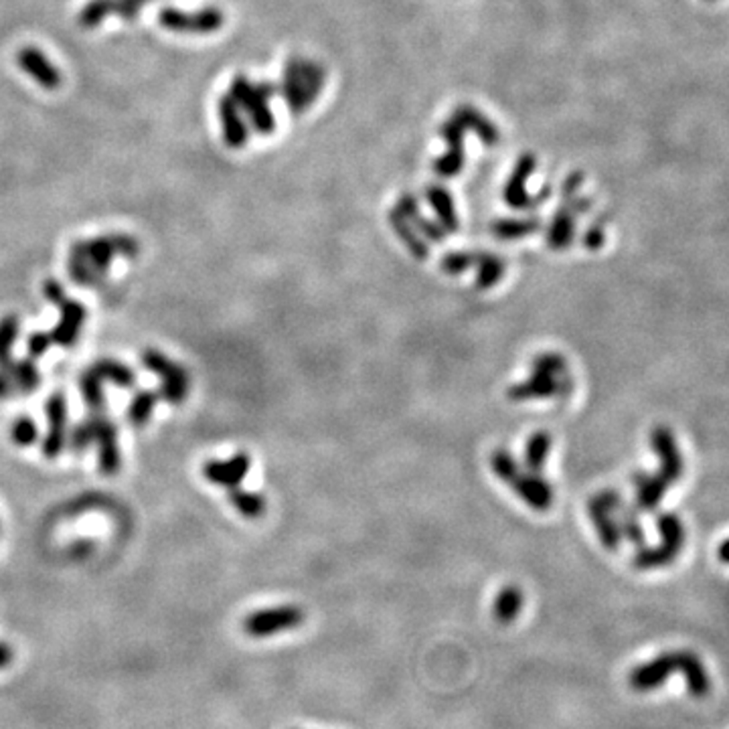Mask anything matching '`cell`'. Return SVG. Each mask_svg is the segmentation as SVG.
<instances>
[{
    "label": "cell",
    "mask_w": 729,
    "mask_h": 729,
    "mask_svg": "<svg viewBox=\"0 0 729 729\" xmlns=\"http://www.w3.org/2000/svg\"><path fill=\"white\" fill-rule=\"evenodd\" d=\"M158 22L173 32H184V35H207L223 24V16L217 8H205L199 13H184L178 8L166 6L158 13Z\"/></svg>",
    "instance_id": "cell-5"
},
{
    "label": "cell",
    "mask_w": 729,
    "mask_h": 729,
    "mask_svg": "<svg viewBox=\"0 0 729 729\" xmlns=\"http://www.w3.org/2000/svg\"><path fill=\"white\" fill-rule=\"evenodd\" d=\"M73 549H92V543H89V541H81V543H76V545H73ZM76 555H77V557H86L87 554H86V551H84V554H81V551H77Z\"/></svg>",
    "instance_id": "cell-41"
},
{
    "label": "cell",
    "mask_w": 729,
    "mask_h": 729,
    "mask_svg": "<svg viewBox=\"0 0 729 729\" xmlns=\"http://www.w3.org/2000/svg\"><path fill=\"white\" fill-rule=\"evenodd\" d=\"M148 3L150 0H116V14H120L126 22H134L140 14V8Z\"/></svg>",
    "instance_id": "cell-36"
},
{
    "label": "cell",
    "mask_w": 729,
    "mask_h": 729,
    "mask_svg": "<svg viewBox=\"0 0 729 729\" xmlns=\"http://www.w3.org/2000/svg\"><path fill=\"white\" fill-rule=\"evenodd\" d=\"M140 243L126 233H108L92 239H79L71 246L68 272L77 286H97L116 257H136Z\"/></svg>",
    "instance_id": "cell-1"
},
{
    "label": "cell",
    "mask_w": 729,
    "mask_h": 729,
    "mask_svg": "<svg viewBox=\"0 0 729 729\" xmlns=\"http://www.w3.org/2000/svg\"><path fill=\"white\" fill-rule=\"evenodd\" d=\"M21 332V320L16 314H6L0 319V369H6L13 361V346Z\"/></svg>",
    "instance_id": "cell-26"
},
{
    "label": "cell",
    "mask_w": 729,
    "mask_h": 729,
    "mask_svg": "<svg viewBox=\"0 0 729 729\" xmlns=\"http://www.w3.org/2000/svg\"><path fill=\"white\" fill-rule=\"evenodd\" d=\"M573 239V219L567 211L557 213L554 223H551L547 231V246L555 251H562L565 248H570V243Z\"/></svg>",
    "instance_id": "cell-27"
},
{
    "label": "cell",
    "mask_w": 729,
    "mask_h": 729,
    "mask_svg": "<svg viewBox=\"0 0 729 729\" xmlns=\"http://www.w3.org/2000/svg\"><path fill=\"white\" fill-rule=\"evenodd\" d=\"M490 468L492 472L497 474L499 481L510 484L521 472V466L517 464V460L508 450H494L490 456Z\"/></svg>",
    "instance_id": "cell-32"
},
{
    "label": "cell",
    "mask_w": 729,
    "mask_h": 729,
    "mask_svg": "<svg viewBox=\"0 0 729 729\" xmlns=\"http://www.w3.org/2000/svg\"><path fill=\"white\" fill-rule=\"evenodd\" d=\"M251 468V458L248 452H238L233 454L230 460H207L202 464V476L211 484L221 486L225 490L238 489L243 482V478L248 476Z\"/></svg>",
    "instance_id": "cell-8"
},
{
    "label": "cell",
    "mask_w": 729,
    "mask_h": 729,
    "mask_svg": "<svg viewBox=\"0 0 729 729\" xmlns=\"http://www.w3.org/2000/svg\"><path fill=\"white\" fill-rule=\"evenodd\" d=\"M79 392H81V395H84L86 405L89 408V413H104L105 411L104 381L97 377L92 369H87L79 375Z\"/></svg>",
    "instance_id": "cell-25"
},
{
    "label": "cell",
    "mask_w": 729,
    "mask_h": 729,
    "mask_svg": "<svg viewBox=\"0 0 729 729\" xmlns=\"http://www.w3.org/2000/svg\"><path fill=\"white\" fill-rule=\"evenodd\" d=\"M16 63H19V68L27 73L29 77L35 79L40 87L45 89L61 87L59 69H57L37 47H22L21 51L16 53Z\"/></svg>",
    "instance_id": "cell-11"
},
{
    "label": "cell",
    "mask_w": 729,
    "mask_h": 729,
    "mask_svg": "<svg viewBox=\"0 0 729 729\" xmlns=\"http://www.w3.org/2000/svg\"><path fill=\"white\" fill-rule=\"evenodd\" d=\"M11 437L16 446L27 448V446H32L39 440V428L31 418L22 416L19 419H14V424L11 428Z\"/></svg>",
    "instance_id": "cell-34"
},
{
    "label": "cell",
    "mask_w": 729,
    "mask_h": 729,
    "mask_svg": "<svg viewBox=\"0 0 729 729\" xmlns=\"http://www.w3.org/2000/svg\"><path fill=\"white\" fill-rule=\"evenodd\" d=\"M104 418H105V411L104 413H89V416L84 421H79V424L73 428V432L69 436V446H71L73 452L84 454L89 448V446L95 444L97 429H100Z\"/></svg>",
    "instance_id": "cell-23"
},
{
    "label": "cell",
    "mask_w": 729,
    "mask_h": 729,
    "mask_svg": "<svg viewBox=\"0 0 729 729\" xmlns=\"http://www.w3.org/2000/svg\"><path fill=\"white\" fill-rule=\"evenodd\" d=\"M531 373H541V375H551V377H563L570 373V367H567V361L562 353L547 351V353H539L533 356Z\"/></svg>",
    "instance_id": "cell-28"
},
{
    "label": "cell",
    "mask_w": 729,
    "mask_h": 729,
    "mask_svg": "<svg viewBox=\"0 0 729 729\" xmlns=\"http://www.w3.org/2000/svg\"><path fill=\"white\" fill-rule=\"evenodd\" d=\"M551 448H554V437H551L547 432L539 429V432L531 434L529 440H526V444H525V458H523L526 472L541 474Z\"/></svg>",
    "instance_id": "cell-18"
},
{
    "label": "cell",
    "mask_w": 729,
    "mask_h": 729,
    "mask_svg": "<svg viewBox=\"0 0 729 729\" xmlns=\"http://www.w3.org/2000/svg\"><path fill=\"white\" fill-rule=\"evenodd\" d=\"M304 610L298 606H274L248 614L243 620V630L251 638H270L286 630L302 626Z\"/></svg>",
    "instance_id": "cell-3"
},
{
    "label": "cell",
    "mask_w": 729,
    "mask_h": 729,
    "mask_svg": "<svg viewBox=\"0 0 729 729\" xmlns=\"http://www.w3.org/2000/svg\"><path fill=\"white\" fill-rule=\"evenodd\" d=\"M47 413V434L40 442V450L47 460H55L61 456V452L68 444V400L61 392L49 395L45 403Z\"/></svg>",
    "instance_id": "cell-6"
},
{
    "label": "cell",
    "mask_w": 729,
    "mask_h": 729,
    "mask_svg": "<svg viewBox=\"0 0 729 729\" xmlns=\"http://www.w3.org/2000/svg\"><path fill=\"white\" fill-rule=\"evenodd\" d=\"M43 296H45V300L47 302H51V304H59L61 300L65 298V290H63V286L57 280H53V278H49L45 284H43Z\"/></svg>",
    "instance_id": "cell-38"
},
{
    "label": "cell",
    "mask_w": 729,
    "mask_h": 729,
    "mask_svg": "<svg viewBox=\"0 0 729 729\" xmlns=\"http://www.w3.org/2000/svg\"><path fill=\"white\" fill-rule=\"evenodd\" d=\"M573 389V379L570 373L563 377L541 375V373H531L521 383L508 387L507 397L510 401H531V400H547V397H559L565 400Z\"/></svg>",
    "instance_id": "cell-4"
},
{
    "label": "cell",
    "mask_w": 729,
    "mask_h": 729,
    "mask_svg": "<svg viewBox=\"0 0 729 729\" xmlns=\"http://www.w3.org/2000/svg\"><path fill=\"white\" fill-rule=\"evenodd\" d=\"M89 369H92L102 381H112L113 385H118L122 389H130L136 385V373L122 361L104 356V359H97Z\"/></svg>",
    "instance_id": "cell-19"
},
{
    "label": "cell",
    "mask_w": 729,
    "mask_h": 729,
    "mask_svg": "<svg viewBox=\"0 0 729 729\" xmlns=\"http://www.w3.org/2000/svg\"><path fill=\"white\" fill-rule=\"evenodd\" d=\"M539 225H541L539 219H525V221L505 219V221H497L492 225V233L497 235L499 239H517L537 231Z\"/></svg>",
    "instance_id": "cell-31"
},
{
    "label": "cell",
    "mask_w": 729,
    "mask_h": 729,
    "mask_svg": "<svg viewBox=\"0 0 729 729\" xmlns=\"http://www.w3.org/2000/svg\"><path fill=\"white\" fill-rule=\"evenodd\" d=\"M157 401H158V395L154 392H148V389L138 392L126 410L128 424L132 428H142L148 424L152 413H154V408H157Z\"/></svg>",
    "instance_id": "cell-24"
},
{
    "label": "cell",
    "mask_w": 729,
    "mask_h": 729,
    "mask_svg": "<svg viewBox=\"0 0 729 729\" xmlns=\"http://www.w3.org/2000/svg\"><path fill=\"white\" fill-rule=\"evenodd\" d=\"M142 364L160 381V397L168 403H183L191 392V375L181 363H176L165 353L146 348L142 353Z\"/></svg>",
    "instance_id": "cell-2"
},
{
    "label": "cell",
    "mask_w": 729,
    "mask_h": 729,
    "mask_svg": "<svg viewBox=\"0 0 729 729\" xmlns=\"http://www.w3.org/2000/svg\"><path fill=\"white\" fill-rule=\"evenodd\" d=\"M525 606V594L521 588L517 586H505L492 604V616L499 624H510L518 618Z\"/></svg>",
    "instance_id": "cell-15"
},
{
    "label": "cell",
    "mask_w": 729,
    "mask_h": 729,
    "mask_svg": "<svg viewBox=\"0 0 729 729\" xmlns=\"http://www.w3.org/2000/svg\"><path fill=\"white\" fill-rule=\"evenodd\" d=\"M677 670V652H664L652 661L638 664L628 675V685L638 693H648L667 683V679Z\"/></svg>",
    "instance_id": "cell-7"
},
{
    "label": "cell",
    "mask_w": 729,
    "mask_h": 729,
    "mask_svg": "<svg viewBox=\"0 0 729 729\" xmlns=\"http://www.w3.org/2000/svg\"><path fill=\"white\" fill-rule=\"evenodd\" d=\"M53 346V340L51 335L45 330H37V332H31L29 338H27V355L29 359H39V356H43L49 348Z\"/></svg>",
    "instance_id": "cell-35"
},
{
    "label": "cell",
    "mask_w": 729,
    "mask_h": 729,
    "mask_svg": "<svg viewBox=\"0 0 729 729\" xmlns=\"http://www.w3.org/2000/svg\"><path fill=\"white\" fill-rule=\"evenodd\" d=\"M57 306H59V322L55 324L53 330H49V335H51L53 345L71 348L77 343L81 327H84V322H86V316H87L86 306L76 302V300H71L68 296H65Z\"/></svg>",
    "instance_id": "cell-10"
},
{
    "label": "cell",
    "mask_w": 729,
    "mask_h": 729,
    "mask_svg": "<svg viewBox=\"0 0 729 729\" xmlns=\"http://www.w3.org/2000/svg\"><path fill=\"white\" fill-rule=\"evenodd\" d=\"M588 510H590L591 523H594L596 531H598V537L604 543V547L610 551L618 549L622 531H620V525L616 523L614 518H610V510H608L596 497L588 502Z\"/></svg>",
    "instance_id": "cell-14"
},
{
    "label": "cell",
    "mask_w": 729,
    "mask_h": 729,
    "mask_svg": "<svg viewBox=\"0 0 729 729\" xmlns=\"http://www.w3.org/2000/svg\"><path fill=\"white\" fill-rule=\"evenodd\" d=\"M411 219H416V223H418V231L421 233V238H424L426 241H442V239L446 238V231L442 230L440 225L429 223L428 219H424V217H418V215H413Z\"/></svg>",
    "instance_id": "cell-37"
},
{
    "label": "cell",
    "mask_w": 729,
    "mask_h": 729,
    "mask_svg": "<svg viewBox=\"0 0 729 729\" xmlns=\"http://www.w3.org/2000/svg\"><path fill=\"white\" fill-rule=\"evenodd\" d=\"M677 670L685 677V683L688 693L695 699H703L711 691V679L707 670L703 667V661L691 651H679L677 652Z\"/></svg>",
    "instance_id": "cell-13"
},
{
    "label": "cell",
    "mask_w": 729,
    "mask_h": 729,
    "mask_svg": "<svg viewBox=\"0 0 729 729\" xmlns=\"http://www.w3.org/2000/svg\"><path fill=\"white\" fill-rule=\"evenodd\" d=\"M476 288L489 290L505 278L507 262L494 254H478L476 257Z\"/></svg>",
    "instance_id": "cell-21"
},
{
    "label": "cell",
    "mask_w": 729,
    "mask_h": 729,
    "mask_svg": "<svg viewBox=\"0 0 729 729\" xmlns=\"http://www.w3.org/2000/svg\"><path fill=\"white\" fill-rule=\"evenodd\" d=\"M510 489L515 490L517 497H521V500L526 507H531L533 510H539V513H545V510L554 507V500H555L554 484L537 472H526V470H521L515 481L510 482Z\"/></svg>",
    "instance_id": "cell-9"
},
{
    "label": "cell",
    "mask_w": 729,
    "mask_h": 729,
    "mask_svg": "<svg viewBox=\"0 0 729 729\" xmlns=\"http://www.w3.org/2000/svg\"><path fill=\"white\" fill-rule=\"evenodd\" d=\"M219 116H221L225 142L230 144L231 148H241L243 142L248 140V130H246V126H243L238 108H235L231 97L225 95L221 104H219Z\"/></svg>",
    "instance_id": "cell-16"
},
{
    "label": "cell",
    "mask_w": 729,
    "mask_h": 729,
    "mask_svg": "<svg viewBox=\"0 0 729 729\" xmlns=\"http://www.w3.org/2000/svg\"><path fill=\"white\" fill-rule=\"evenodd\" d=\"M429 202H432L436 209V215L440 217L442 230L444 231H456L458 230V219L456 211H454L452 199L448 197V193L442 189H432L429 191Z\"/></svg>",
    "instance_id": "cell-30"
},
{
    "label": "cell",
    "mask_w": 729,
    "mask_h": 729,
    "mask_svg": "<svg viewBox=\"0 0 729 729\" xmlns=\"http://www.w3.org/2000/svg\"><path fill=\"white\" fill-rule=\"evenodd\" d=\"M389 223H392L395 235L403 241V246L408 248V251L413 257H418V259L428 257L429 248H428L426 239L421 238V235L413 230V227H410L408 219H405L400 211H393V213L389 215Z\"/></svg>",
    "instance_id": "cell-20"
},
{
    "label": "cell",
    "mask_w": 729,
    "mask_h": 729,
    "mask_svg": "<svg viewBox=\"0 0 729 729\" xmlns=\"http://www.w3.org/2000/svg\"><path fill=\"white\" fill-rule=\"evenodd\" d=\"M112 13H116V0H89V3L81 8L77 21L81 27L94 29L108 19Z\"/></svg>",
    "instance_id": "cell-29"
},
{
    "label": "cell",
    "mask_w": 729,
    "mask_h": 729,
    "mask_svg": "<svg viewBox=\"0 0 729 729\" xmlns=\"http://www.w3.org/2000/svg\"><path fill=\"white\" fill-rule=\"evenodd\" d=\"M476 257L478 251H450V254H446L442 257L440 267L444 274L460 275L476 266Z\"/></svg>",
    "instance_id": "cell-33"
},
{
    "label": "cell",
    "mask_w": 729,
    "mask_h": 729,
    "mask_svg": "<svg viewBox=\"0 0 729 729\" xmlns=\"http://www.w3.org/2000/svg\"><path fill=\"white\" fill-rule=\"evenodd\" d=\"M3 371V369H0ZM4 373L13 381V387L14 392H21L24 395H29L32 392H37L39 385H40V373L37 369V364L32 359H19V361H11V364L4 369Z\"/></svg>",
    "instance_id": "cell-17"
},
{
    "label": "cell",
    "mask_w": 729,
    "mask_h": 729,
    "mask_svg": "<svg viewBox=\"0 0 729 729\" xmlns=\"http://www.w3.org/2000/svg\"><path fill=\"white\" fill-rule=\"evenodd\" d=\"M97 466L104 476H116L122 468V452L118 440V426L105 416L97 429Z\"/></svg>",
    "instance_id": "cell-12"
},
{
    "label": "cell",
    "mask_w": 729,
    "mask_h": 729,
    "mask_svg": "<svg viewBox=\"0 0 729 729\" xmlns=\"http://www.w3.org/2000/svg\"><path fill=\"white\" fill-rule=\"evenodd\" d=\"M230 502L231 507L246 518H259L264 517L267 510V500L262 492H251L241 489V486L230 490Z\"/></svg>",
    "instance_id": "cell-22"
},
{
    "label": "cell",
    "mask_w": 729,
    "mask_h": 729,
    "mask_svg": "<svg viewBox=\"0 0 729 729\" xmlns=\"http://www.w3.org/2000/svg\"><path fill=\"white\" fill-rule=\"evenodd\" d=\"M13 392H14V387H13L11 377H8L4 371H0V400H6V397H11Z\"/></svg>",
    "instance_id": "cell-40"
},
{
    "label": "cell",
    "mask_w": 729,
    "mask_h": 729,
    "mask_svg": "<svg viewBox=\"0 0 729 729\" xmlns=\"http://www.w3.org/2000/svg\"><path fill=\"white\" fill-rule=\"evenodd\" d=\"M14 661V651L8 643H0V670L11 667V662Z\"/></svg>",
    "instance_id": "cell-39"
}]
</instances>
